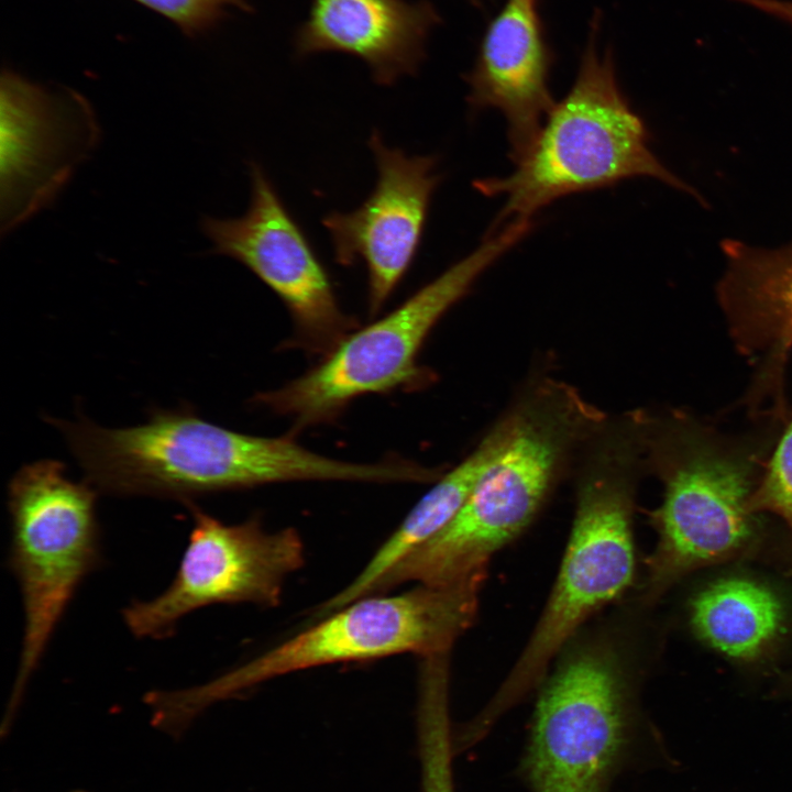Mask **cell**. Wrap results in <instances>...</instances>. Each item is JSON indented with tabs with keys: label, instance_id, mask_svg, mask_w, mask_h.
Listing matches in <instances>:
<instances>
[{
	"label": "cell",
	"instance_id": "19",
	"mask_svg": "<svg viewBox=\"0 0 792 792\" xmlns=\"http://www.w3.org/2000/svg\"><path fill=\"white\" fill-rule=\"evenodd\" d=\"M448 664L447 658H431L421 671L417 707L421 792H454Z\"/></svg>",
	"mask_w": 792,
	"mask_h": 792
},
{
	"label": "cell",
	"instance_id": "13",
	"mask_svg": "<svg viewBox=\"0 0 792 792\" xmlns=\"http://www.w3.org/2000/svg\"><path fill=\"white\" fill-rule=\"evenodd\" d=\"M2 196L8 227L55 195L95 130L78 98L63 99L11 72L1 80Z\"/></svg>",
	"mask_w": 792,
	"mask_h": 792
},
{
	"label": "cell",
	"instance_id": "9",
	"mask_svg": "<svg viewBox=\"0 0 792 792\" xmlns=\"http://www.w3.org/2000/svg\"><path fill=\"white\" fill-rule=\"evenodd\" d=\"M534 221L518 219L486 233L471 253L427 283L387 316L348 334L324 359L256 400L305 428L333 419L352 399L424 380L417 355L440 318L477 278L520 242Z\"/></svg>",
	"mask_w": 792,
	"mask_h": 792
},
{
	"label": "cell",
	"instance_id": "20",
	"mask_svg": "<svg viewBox=\"0 0 792 792\" xmlns=\"http://www.w3.org/2000/svg\"><path fill=\"white\" fill-rule=\"evenodd\" d=\"M755 513H771L792 531V411L789 413L765 462L751 495Z\"/></svg>",
	"mask_w": 792,
	"mask_h": 792
},
{
	"label": "cell",
	"instance_id": "10",
	"mask_svg": "<svg viewBox=\"0 0 792 792\" xmlns=\"http://www.w3.org/2000/svg\"><path fill=\"white\" fill-rule=\"evenodd\" d=\"M194 526L175 578L157 596L133 601L122 618L138 638H166L189 613L217 603L279 604L286 579L305 562L298 531L257 519L226 525L190 503Z\"/></svg>",
	"mask_w": 792,
	"mask_h": 792
},
{
	"label": "cell",
	"instance_id": "6",
	"mask_svg": "<svg viewBox=\"0 0 792 792\" xmlns=\"http://www.w3.org/2000/svg\"><path fill=\"white\" fill-rule=\"evenodd\" d=\"M486 571L449 585L419 584L356 600L256 658L200 685L165 691L166 719L186 729L202 712L271 679L323 664L398 653H449L473 624Z\"/></svg>",
	"mask_w": 792,
	"mask_h": 792
},
{
	"label": "cell",
	"instance_id": "8",
	"mask_svg": "<svg viewBox=\"0 0 792 792\" xmlns=\"http://www.w3.org/2000/svg\"><path fill=\"white\" fill-rule=\"evenodd\" d=\"M51 459L22 466L8 487V563L22 596L24 629L1 732H7L50 640L82 581L102 561L96 502L88 482Z\"/></svg>",
	"mask_w": 792,
	"mask_h": 792
},
{
	"label": "cell",
	"instance_id": "4",
	"mask_svg": "<svg viewBox=\"0 0 792 792\" xmlns=\"http://www.w3.org/2000/svg\"><path fill=\"white\" fill-rule=\"evenodd\" d=\"M640 414L645 469L663 484L651 514L658 541L644 593L651 602L689 572L752 542L751 495L783 420L762 416L754 430L734 435L680 409Z\"/></svg>",
	"mask_w": 792,
	"mask_h": 792
},
{
	"label": "cell",
	"instance_id": "21",
	"mask_svg": "<svg viewBox=\"0 0 792 792\" xmlns=\"http://www.w3.org/2000/svg\"><path fill=\"white\" fill-rule=\"evenodd\" d=\"M173 21L186 34L210 29L237 7L251 10L249 0H134Z\"/></svg>",
	"mask_w": 792,
	"mask_h": 792
},
{
	"label": "cell",
	"instance_id": "15",
	"mask_svg": "<svg viewBox=\"0 0 792 792\" xmlns=\"http://www.w3.org/2000/svg\"><path fill=\"white\" fill-rule=\"evenodd\" d=\"M727 271L718 298L738 351L757 365L749 397L784 398L783 380L792 350V246L757 250L725 245Z\"/></svg>",
	"mask_w": 792,
	"mask_h": 792
},
{
	"label": "cell",
	"instance_id": "12",
	"mask_svg": "<svg viewBox=\"0 0 792 792\" xmlns=\"http://www.w3.org/2000/svg\"><path fill=\"white\" fill-rule=\"evenodd\" d=\"M369 146L377 168L374 189L356 209L329 212L321 223L339 265L364 264L369 311L375 315L417 256L442 176L436 156H410L386 146L377 131L371 134Z\"/></svg>",
	"mask_w": 792,
	"mask_h": 792
},
{
	"label": "cell",
	"instance_id": "2",
	"mask_svg": "<svg viewBox=\"0 0 792 792\" xmlns=\"http://www.w3.org/2000/svg\"><path fill=\"white\" fill-rule=\"evenodd\" d=\"M98 493L190 502L226 490L301 480L378 482L382 463H352L285 438L237 432L191 409L156 410L142 425L110 429L51 419ZM191 503V502H190Z\"/></svg>",
	"mask_w": 792,
	"mask_h": 792
},
{
	"label": "cell",
	"instance_id": "18",
	"mask_svg": "<svg viewBox=\"0 0 792 792\" xmlns=\"http://www.w3.org/2000/svg\"><path fill=\"white\" fill-rule=\"evenodd\" d=\"M696 636L724 656L748 661L761 656L783 632L784 606L767 585L745 578L711 583L692 600Z\"/></svg>",
	"mask_w": 792,
	"mask_h": 792
},
{
	"label": "cell",
	"instance_id": "5",
	"mask_svg": "<svg viewBox=\"0 0 792 792\" xmlns=\"http://www.w3.org/2000/svg\"><path fill=\"white\" fill-rule=\"evenodd\" d=\"M514 164L508 175L473 182L480 194L504 198L487 233L532 219L561 197L628 178L652 177L684 188L650 150L646 125L623 95L610 55L597 53L593 36L573 86Z\"/></svg>",
	"mask_w": 792,
	"mask_h": 792
},
{
	"label": "cell",
	"instance_id": "17",
	"mask_svg": "<svg viewBox=\"0 0 792 792\" xmlns=\"http://www.w3.org/2000/svg\"><path fill=\"white\" fill-rule=\"evenodd\" d=\"M502 436L503 426L498 420L463 461L438 479L364 569L343 590L314 608L311 618L320 619L366 597L389 569L443 529L470 497Z\"/></svg>",
	"mask_w": 792,
	"mask_h": 792
},
{
	"label": "cell",
	"instance_id": "3",
	"mask_svg": "<svg viewBox=\"0 0 792 792\" xmlns=\"http://www.w3.org/2000/svg\"><path fill=\"white\" fill-rule=\"evenodd\" d=\"M605 417L563 381L529 386L501 417L499 446L463 507L389 569L378 588L449 585L486 570L492 556L531 524Z\"/></svg>",
	"mask_w": 792,
	"mask_h": 792
},
{
	"label": "cell",
	"instance_id": "22",
	"mask_svg": "<svg viewBox=\"0 0 792 792\" xmlns=\"http://www.w3.org/2000/svg\"><path fill=\"white\" fill-rule=\"evenodd\" d=\"M792 23V2L781 0H736Z\"/></svg>",
	"mask_w": 792,
	"mask_h": 792
},
{
	"label": "cell",
	"instance_id": "14",
	"mask_svg": "<svg viewBox=\"0 0 792 792\" xmlns=\"http://www.w3.org/2000/svg\"><path fill=\"white\" fill-rule=\"evenodd\" d=\"M551 64L536 1L507 0L465 80L471 108H494L505 117L513 163L528 152L556 103L548 84Z\"/></svg>",
	"mask_w": 792,
	"mask_h": 792
},
{
	"label": "cell",
	"instance_id": "1",
	"mask_svg": "<svg viewBox=\"0 0 792 792\" xmlns=\"http://www.w3.org/2000/svg\"><path fill=\"white\" fill-rule=\"evenodd\" d=\"M575 513L553 587L518 659L484 708L464 725L479 741L496 721L539 688L581 627L632 585V516L645 469L637 410L606 416L580 452Z\"/></svg>",
	"mask_w": 792,
	"mask_h": 792
},
{
	"label": "cell",
	"instance_id": "16",
	"mask_svg": "<svg viewBox=\"0 0 792 792\" xmlns=\"http://www.w3.org/2000/svg\"><path fill=\"white\" fill-rule=\"evenodd\" d=\"M440 16L427 0H311L294 37L295 54L343 53L363 61L373 79L393 85L416 75Z\"/></svg>",
	"mask_w": 792,
	"mask_h": 792
},
{
	"label": "cell",
	"instance_id": "7",
	"mask_svg": "<svg viewBox=\"0 0 792 792\" xmlns=\"http://www.w3.org/2000/svg\"><path fill=\"white\" fill-rule=\"evenodd\" d=\"M625 630H581L539 685L521 772L531 792H608L631 749L636 681Z\"/></svg>",
	"mask_w": 792,
	"mask_h": 792
},
{
	"label": "cell",
	"instance_id": "11",
	"mask_svg": "<svg viewBox=\"0 0 792 792\" xmlns=\"http://www.w3.org/2000/svg\"><path fill=\"white\" fill-rule=\"evenodd\" d=\"M251 201L234 219L205 218L212 252L248 267L285 304L300 344L328 354L353 321L339 306L329 271L276 187L257 164H250Z\"/></svg>",
	"mask_w": 792,
	"mask_h": 792
}]
</instances>
